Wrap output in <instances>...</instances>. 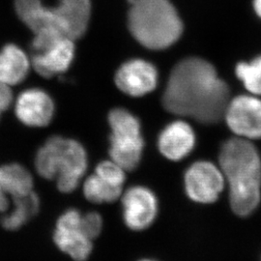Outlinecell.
Instances as JSON below:
<instances>
[{"mask_svg": "<svg viewBox=\"0 0 261 261\" xmlns=\"http://www.w3.org/2000/svg\"><path fill=\"white\" fill-rule=\"evenodd\" d=\"M13 208L1 218V225L4 229L15 231L37 215L40 208V198L33 191L27 196L13 199Z\"/></svg>", "mask_w": 261, "mask_h": 261, "instance_id": "obj_17", "label": "cell"}, {"mask_svg": "<svg viewBox=\"0 0 261 261\" xmlns=\"http://www.w3.org/2000/svg\"><path fill=\"white\" fill-rule=\"evenodd\" d=\"M82 223H83L85 233L87 234L88 237L93 241L96 238L99 237V235L103 230V218L98 212L91 211V212L83 214Z\"/></svg>", "mask_w": 261, "mask_h": 261, "instance_id": "obj_21", "label": "cell"}, {"mask_svg": "<svg viewBox=\"0 0 261 261\" xmlns=\"http://www.w3.org/2000/svg\"><path fill=\"white\" fill-rule=\"evenodd\" d=\"M129 28L142 46L164 49L176 43L183 23L169 0H136L129 12Z\"/></svg>", "mask_w": 261, "mask_h": 261, "instance_id": "obj_5", "label": "cell"}, {"mask_svg": "<svg viewBox=\"0 0 261 261\" xmlns=\"http://www.w3.org/2000/svg\"><path fill=\"white\" fill-rule=\"evenodd\" d=\"M94 173L112 185L121 188L124 186L127 177V171L112 159L99 163L95 168Z\"/></svg>", "mask_w": 261, "mask_h": 261, "instance_id": "obj_20", "label": "cell"}, {"mask_svg": "<svg viewBox=\"0 0 261 261\" xmlns=\"http://www.w3.org/2000/svg\"><path fill=\"white\" fill-rule=\"evenodd\" d=\"M219 167L229 189L231 209L239 217L252 215L260 203L261 158L252 141L232 138L224 141Z\"/></svg>", "mask_w": 261, "mask_h": 261, "instance_id": "obj_3", "label": "cell"}, {"mask_svg": "<svg viewBox=\"0 0 261 261\" xmlns=\"http://www.w3.org/2000/svg\"><path fill=\"white\" fill-rule=\"evenodd\" d=\"M12 199L4 192L0 190V213H6L9 211Z\"/></svg>", "mask_w": 261, "mask_h": 261, "instance_id": "obj_23", "label": "cell"}, {"mask_svg": "<svg viewBox=\"0 0 261 261\" xmlns=\"http://www.w3.org/2000/svg\"><path fill=\"white\" fill-rule=\"evenodd\" d=\"M123 192V188L112 185L94 172L85 178L83 186L84 197L96 204L112 203L121 197Z\"/></svg>", "mask_w": 261, "mask_h": 261, "instance_id": "obj_18", "label": "cell"}, {"mask_svg": "<svg viewBox=\"0 0 261 261\" xmlns=\"http://www.w3.org/2000/svg\"><path fill=\"white\" fill-rule=\"evenodd\" d=\"M34 167L41 177L56 180L60 193L71 194L87 171L88 155L79 141L55 136L38 150Z\"/></svg>", "mask_w": 261, "mask_h": 261, "instance_id": "obj_4", "label": "cell"}, {"mask_svg": "<svg viewBox=\"0 0 261 261\" xmlns=\"http://www.w3.org/2000/svg\"><path fill=\"white\" fill-rule=\"evenodd\" d=\"M235 74L250 93L255 96L261 95V56L250 62L237 64Z\"/></svg>", "mask_w": 261, "mask_h": 261, "instance_id": "obj_19", "label": "cell"}, {"mask_svg": "<svg viewBox=\"0 0 261 261\" xmlns=\"http://www.w3.org/2000/svg\"><path fill=\"white\" fill-rule=\"evenodd\" d=\"M196 134L185 121L177 120L167 125L158 138L160 153L172 162H179L188 157L195 148Z\"/></svg>", "mask_w": 261, "mask_h": 261, "instance_id": "obj_12", "label": "cell"}, {"mask_svg": "<svg viewBox=\"0 0 261 261\" xmlns=\"http://www.w3.org/2000/svg\"><path fill=\"white\" fill-rule=\"evenodd\" d=\"M224 117L236 137L260 140L261 100L255 95H241L229 100Z\"/></svg>", "mask_w": 261, "mask_h": 261, "instance_id": "obj_10", "label": "cell"}, {"mask_svg": "<svg viewBox=\"0 0 261 261\" xmlns=\"http://www.w3.org/2000/svg\"><path fill=\"white\" fill-rule=\"evenodd\" d=\"M34 180L24 166L11 163L0 166V190L15 199L33 192Z\"/></svg>", "mask_w": 261, "mask_h": 261, "instance_id": "obj_15", "label": "cell"}, {"mask_svg": "<svg viewBox=\"0 0 261 261\" xmlns=\"http://www.w3.org/2000/svg\"><path fill=\"white\" fill-rule=\"evenodd\" d=\"M225 179L220 167L208 161H198L187 168L184 187L188 197L197 203L215 202L224 191Z\"/></svg>", "mask_w": 261, "mask_h": 261, "instance_id": "obj_8", "label": "cell"}, {"mask_svg": "<svg viewBox=\"0 0 261 261\" xmlns=\"http://www.w3.org/2000/svg\"><path fill=\"white\" fill-rule=\"evenodd\" d=\"M29 61L15 45H7L0 53V82L8 86L21 83L27 76Z\"/></svg>", "mask_w": 261, "mask_h": 261, "instance_id": "obj_16", "label": "cell"}, {"mask_svg": "<svg viewBox=\"0 0 261 261\" xmlns=\"http://www.w3.org/2000/svg\"><path fill=\"white\" fill-rule=\"evenodd\" d=\"M82 218L77 209H67L57 219L53 236L58 250L75 261L87 260L93 251V240L85 233Z\"/></svg>", "mask_w": 261, "mask_h": 261, "instance_id": "obj_7", "label": "cell"}, {"mask_svg": "<svg viewBox=\"0 0 261 261\" xmlns=\"http://www.w3.org/2000/svg\"><path fill=\"white\" fill-rule=\"evenodd\" d=\"M112 134L110 157L127 172L140 166L144 150L140 120L124 109H114L109 114Z\"/></svg>", "mask_w": 261, "mask_h": 261, "instance_id": "obj_6", "label": "cell"}, {"mask_svg": "<svg viewBox=\"0 0 261 261\" xmlns=\"http://www.w3.org/2000/svg\"><path fill=\"white\" fill-rule=\"evenodd\" d=\"M74 40L64 38L53 44L45 50L34 54L31 63L39 75L44 77L65 72L74 58Z\"/></svg>", "mask_w": 261, "mask_h": 261, "instance_id": "obj_14", "label": "cell"}, {"mask_svg": "<svg viewBox=\"0 0 261 261\" xmlns=\"http://www.w3.org/2000/svg\"><path fill=\"white\" fill-rule=\"evenodd\" d=\"M122 217L125 225L133 231H143L155 222L159 201L155 193L147 187L135 185L123 192Z\"/></svg>", "mask_w": 261, "mask_h": 261, "instance_id": "obj_9", "label": "cell"}, {"mask_svg": "<svg viewBox=\"0 0 261 261\" xmlns=\"http://www.w3.org/2000/svg\"><path fill=\"white\" fill-rule=\"evenodd\" d=\"M12 103V92L10 86L0 82V115Z\"/></svg>", "mask_w": 261, "mask_h": 261, "instance_id": "obj_22", "label": "cell"}, {"mask_svg": "<svg viewBox=\"0 0 261 261\" xmlns=\"http://www.w3.org/2000/svg\"><path fill=\"white\" fill-rule=\"evenodd\" d=\"M228 102L227 84L214 66L197 57L184 59L173 68L163 96L168 112L202 124L220 121Z\"/></svg>", "mask_w": 261, "mask_h": 261, "instance_id": "obj_1", "label": "cell"}, {"mask_svg": "<svg viewBox=\"0 0 261 261\" xmlns=\"http://www.w3.org/2000/svg\"><path fill=\"white\" fill-rule=\"evenodd\" d=\"M55 106L47 94L31 89L19 95L16 114L19 121L29 127H45L51 121Z\"/></svg>", "mask_w": 261, "mask_h": 261, "instance_id": "obj_13", "label": "cell"}, {"mask_svg": "<svg viewBox=\"0 0 261 261\" xmlns=\"http://www.w3.org/2000/svg\"><path fill=\"white\" fill-rule=\"evenodd\" d=\"M138 261H157L155 260V259H150V258H142V259H140V260Z\"/></svg>", "mask_w": 261, "mask_h": 261, "instance_id": "obj_25", "label": "cell"}, {"mask_svg": "<svg viewBox=\"0 0 261 261\" xmlns=\"http://www.w3.org/2000/svg\"><path fill=\"white\" fill-rule=\"evenodd\" d=\"M16 10L35 35L32 49L38 54L61 39L82 37L90 18V1L58 0L55 7H47L41 0H16Z\"/></svg>", "mask_w": 261, "mask_h": 261, "instance_id": "obj_2", "label": "cell"}, {"mask_svg": "<svg viewBox=\"0 0 261 261\" xmlns=\"http://www.w3.org/2000/svg\"><path fill=\"white\" fill-rule=\"evenodd\" d=\"M158 83V73L154 66L140 59L132 60L118 70L115 84L124 93L140 97L153 91Z\"/></svg>", "mask_w": 261, "mask_h": 261, "instance_id": "obj_11", "label": "cell"}, {"mask_svg": "<svg viewBox=\"0 0 261 261\" xmlns=\"http://www.w3.org/2000/svg\"><path fill=\"white\" fill-rule=\"evenodd\" d=\"M253 9L261 19V0H253Z\"/></svg>", "mask_w": 261, "mask_h": 261, "instance_id": "obj_24", "label": "cell"}]
</instances>
